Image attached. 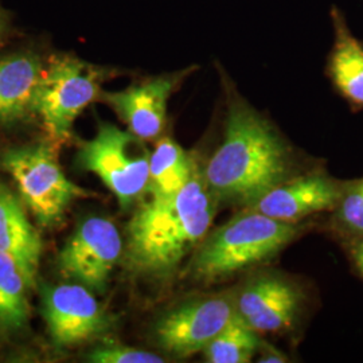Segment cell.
<instances>
[{
    "label": "cell",
    "instance_id": "cell-11",
    "mask_svg": "<svg viewBox=\"0 0 363 363\" xmlns=\"http://www.w3.org/2000/svg\"><path fill=\"white\" fill-rule=\"evenodd\" d=\"M194 66L171 74H162L133 84L124 91L103 93L105 103L143 142L157 139L167 124V105L172 93Z\"/></svg>",
    "mask_w": 363,
    "mask_h": 363
},
{
    "label": "cell",
    "instance_id": "cell-1",
    "mask_svg": "<svg viewBox=\"0 0 363 363\" xmlns=\"http://www.w3.org/2000/svg\"><path fill=\"white\" fill-rule=\"evenodd\" d=\"M223 140L202 172L217 203L250 208L294 177L291 147L237 94L229 96Z\"/></svg>",
    "mask_w": 363,
    "mask_h": 363
},
{
    "label": "cell",
    "instance_id": "cell-21",
    "mask_svg": "<svg viewBox=\"0 0 363 363\" xmlns=\"http://www.w3.org/2000/svg\"><path fill=\"white\" fill-rule=\"evenodd\" d=\"M349 255L357 272L359 273L363 279V238L350 241Z\"/></svg>",
    "mask_w": 363,
    "mask_h": 363
},
{
    "label": "cell",
    "instance_id": "cell-2",
    "mask_svg": "<svg viewBox=\"0 0 363 363\" xmlns=\"http://www.w3.org/2000/svg\"><path fill=\"white\" fill-rule=\"evenodd\" d=\"M216 208L217 201L199 169L179 193L150 195L127 226L128 267L147 276L172 274L208 235Z\"/></svg>",
    "mask_w": 363,
    "mask_h": 363
},
{
    "label": "cell",
    "instance_id": "cell-5",
    "mask_svg": "<svg viewBox=\"0 0 363 363\" xmlns=\"http://www.w3.org/2000/svg\"><path fill=\"white\" fill-rule=\"evenodd\" d=\"M106 72L77 57L58 55L45 66L34 112L55 140H66L74 121L101 94Z\"/></svg>",
    "mask_w": 363,
    "mask_h": 363
},
{
    "label": "cell",
    "instance_id": "cell-15",
    "mask_svg": "<svg viewBox=\"0 0 363 363\" xmlns=\"http://www.w3.org/2000/svg\"><path fill=\"white\" fill-rule=\"evenodd\" d=\"M331 19L334 45L327 61V74L352 108L363 109V42L352 35L337 7L331 10Z\"/></svg>",
    "mask_w": 363,
    "mask_h": 363
},
{
    "label": "cell",
    "instance_id": "cell-12",
    "mask_svg": "<svg viewBox=\"0 0 363 363\" xmlns=\"http://www.w3.org/2000/svg\"><path fill=\"white\" fill-rule=\"evenodd\" d=\"M346 186L318 172L292 177L247 208L273 220L298 223L308 216L337 208Z\"/></svg>",
    "mask_w": 363,
    "mask_h": 363
},
{
    "label": "cell",
    "instance_id": "cell-9",
    "mask_svg": "<svg viewBox=\"0 0 363 363\" xmlns=\"http://www.w3.org/2000/svg\"><path fill=\"white\" fill-rule=\"evenodd\" d=\"M42 316L52 342L69 347L108 333L113 319L89 288L79 284L48 286L42 295Z\"/></svg>",
    "mask_w": 363,
    "mask_h": 363
},
{
    "label": "cell",
    "instance_id": "cell-19",
    "mask_svg": "<svg viewBox=\"0 0 363 363\" xmlns=\"http://www.w3.org/2000/svg\"><path fill=\"white\" fill-rule=\"evenodd\" d=\"M334 229L347 240L363 238V179L347 183L337 208Z\"/></svg>",
    "mask_w": 363,
    "mask_h": 363
},
{
    "label": "cell",
    "instance_id": "cell-6",
    "mask_svg": "<svg viewBox=\"0 0 363 363\" xmlns=\"http://www.w3.org/2000/svg\"><path fill=\"white\" fill-rule=\"evenodd\" d=\"M1 164L13 177L27 208L43 226L57 225L74 199L89 195L67 179L52 148L45 144L9 150Z\"/></svg>",
    "mask_w": 363,
    "mask_h": 363
},
{
    "label": "cell",
    "instance_id": "cell-23",
    "mask_svg": "<svg viewBox=\"0 0 363 363\" xmlns=\"http://www.w3.org/2000/svg\"><path fill=\"white\" fill-rule=\"evenodd\" d=\"M11 34V18L7 10L0 6V43Z\"/></svg>",
    "mask_w": 363,
    "mask_h": 363
},
{
    "label": "cell",
    "instance_id": "cell-4",
    "mask_svg": "<svg viewBox=\"0 0 363 363\" xmlns=\"http://www.w3.org/2000/svg\"><path fill=\"white\" fill-rule=\"evenodd\" d=\"M151 152L130 130L100 121L96 135L78 151V164L96 174L116 196L123 210L147 191Z\"/></svg>",
    "mask_w": 363,
    "mask_h": 363
},
{
    "label": "cell",
    "instance_id": "cell-16",
    "mask_svg": "<svg viewBox=\"0 0 363 363\" xmlns=\"http://www.w3.org/2000/svg\"><path fill=\"white\" fill-rule=\"evenodd\" d=\"M198 166L189 152L169 138L160 139L150 157L147 194L169 196L179 193L194 177Z\"/></svg>",
    "mask_w": 363,
    "mask_h": 363
},
{
    "label": "cell",
    "instance_id": "cell-3",
    "mask_svg": "<svg viewBox=\"0 0 363 363\" xmlns=\"http://www.w3.org/2000/svg\"><path fill=\"white\" fill-rule=\"evenodd\" d=\"M300 232L298 223L273 220L245 208L208 232L195 249L187 273L196 283L213 284L273 259Z\"/></svg>",
    "mask_w": 363,
    "mask_h": 363
},
{
    "label": "cell",
    "instance_id": "cell-8",
    "mask_svg": "<svg viewBox=\"0 0 363 363\" xmlns=\"http://www.w3.org/2000/svg\"><path fill=\"white\" fill-rule=\"evenodd\" d=\"M123 255V238L116 225L103 217L82 220L58 256L62 276L96 292H104Z\"/></svg>",
    "mask_w": 363,
    "mask_h": 363
},
{
    "label": "cell",
    "instance_id": "cell-20",
    "mask_svg": "<svg viewBox=\"0 0 363 363\" xmlns=\"http://www.w3.org/2000/svg\"><path fill=\"white\" fill-rule=\"evenodd\" d=\"M89 362L96 363H162L164 359L148 351L138 350L130 346L117 343V342H105L101 346L96 347L88 355Z\"/></svg>",
    "mask_w": 363,
    "mask_h": 363
},
{
    "label": "cell",
    "instance_id": "cell-7",
    "mask_svg": "<svg viewBox=\"0 0 363 363\" xmlns=\"http://www.w3.org/2000/svg\"><path fill=\"white\" fill-rule=\"evenodd\" d=\"M234 312L233 294L189 298L157 319L156 342L171 355L187 358L205 350L230 322Z\"/></svg>",
    "mask_w": 363,
    "mask_h": 363
},
{
    "label": "cell",
    "instance_id": "cell-18",
    "mask_svg": "<svg viewBox=\"0 0 363 363\" xmlns=\"http://www.w3.org/2000/svg\"><path fill=\"white\" fill-rule=\"evenodd\" d=\"M26 281L13 259L0 253V333L21 331L28 322Z\"/></svg>",
    "mask_w": 363,
    "mask_h": 363
},
{
    "label": "cell",
    "instance_id": "cell-14",
    "mask_svg": "<svg viewBox=\"0 0 363 363\" xmlns=\"http://www.w3.org/2000/svg\"><path fill=\"white\" fill-rule=\"evenodd\" d=\"M42 249V240L27 218L21 199L0 184V253L13 259L28 289L37 286Z\"/></svg>",
    "mask_w": 363,
    "mask_h": 363
},
{
    "label": "cell",
    "instance_id": "cell-17",
    "mask_svg": "<svg viewBox=\"0 0 363 363\" xmlns=\"http://www.w3.org/2000/svg\"><path fill=\"white\" fill-rule=\"evenodd\" d=\"M261 342L259 333L234 312L230 322L202 352L208 363H247L259 351Z\"/></svg>",
    "mask_w": 363,
    "mask_h": 363
},
{
    "label": "cell",
    "instance_id": "cell-13",
    "mask_svg": "<svg viewBox=\"0 0 363 363\" xmlns=\"http://www.w3.org/2000/svg\"><path fill=\"white\" fill-rule=\"evenodd\" d=\"M45 65L37 52L16 50L0 55V124L23 121L34 112Z\"/></svg>",
    "mask_w": 363,
    "mask_h": 363
},
{
    "label": "cell",
    "instance_id": "cell-22",
    "mask_svg": "<svg viewBox=\"0 0 363 363\" xmlns=\"http://www.w3.org/2000/svg\"><path fill=\"white\" fill-rule=\"evenodd\" d=\"M259 350L262 351L261 358L259 359V362H286V355L283 352L276 350L273 346H269L264 342H261Z\"/></svg>",
    "mask_w": 363,
    "mask_h": 363
},
{
    "label": "cell",
    "instance_id": "cell-10",
    "mask_svg": "<svg viewBox=\"0 0 363 363\" xmlns=\"http://www.w3.org/2000/svg\"><path fill=\"white\" fill-rule=\"evenodd\" d=\"M235 312L259 334L286 331L303 308V291L279 273H259L233 294Z\"/></svg>",
    "mask_w": 363,
    "mask_h": 363
}]
</instances>
